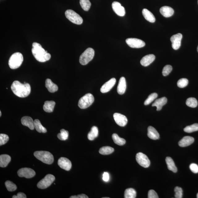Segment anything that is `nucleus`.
Masks as SVG:
<instances>
[{
  "label": "nucleus",
  "instance_id": "11",
  "mask_svg": "<svg viewBox=\"0 0 198 198\" xmlns=\"http://www.w3.org/2000/svg\"><path fill=\"white\" fill-rule=\"evenodd\" d=\"M19 177L31 178L34 177L36 173L34 170L30 168H23L19 170L17 172Z\"/></svg>",
  "mask_w": 198,
  "mask_h": 198
},
{
  "label": "nucleus",
  "instance_id": "43",
  "mask_svg": "<svg viewBox=\"0 0 198 198\" xmlns=\"http://www.w3.org/2000/svg\"><path fill=\"white\" fill-rule=\"evenodd\" d=\"M175 192V197L176 198H182L183 195V191L181 187H176L174 189Z\"/></svg>",
  "mask_w": 198,
  "mask_h": 198
},
{
  "label": "nucleus",
  "instance_id": "52",
  "mask_svg": "<svg viewBox=\"0 0 198 198\" xmlns=\"http://www.w3.org/2000/svg\"><path fill=\"white\" fill-rule=\"evenodd\" d=\"M103 198H109V197H103Z\"/></svg>",
  "mask_w": 198,
  "mask_h": 198
},
{
  "label": "nucleus",
  "instance_id": "32",
  "mask_svg": "<svg viewBox=\"0 0 198 198\" xmlns=\"http://www.w3.org/2000/svg\"><path fill=\"white\" fill-rule=\"evenodd\" d=\"M112 138L114 142L119 146L123 145L126 143V141L124 139L120 138L116 134H113Z\"/></svg>",
  "mask_w": 198,
  "mask_h": 198
},
{
  "label": "nucleus",
  "instance_id": "25",
  "mask_svg": "<svg viewBox=\"0 0 198 198\" xmlns=\"http://www.w3.org/2000/svg\"><path fill=\"white\" fill-rule=\"evenodd\" d=\"M142 15L146 20L150 23H154L156 21L155 18L151 12L146 9H144L142 11Z\"/></svg>",
  "mask_w": 198,
  "mask_h": 198
},
{
  "label": "nucleus",
  "instance_id": "22",
  "mask_svg": "<svg viewBox=\"0 0 198 198\" xmlns=\"http://www.w3.org/2000/svg\"><path fill=\"white\" fill-rule=\"evenodd\" d=\"M160 13L165 17H169L174 15V11L173 9L167 6H164L161 8Z\"/></svg>",
  "mask_w": 198,
  "mask_h": 198
},
{
  "label": "nucleus",
  "instance_id": "35",
  "mask_svg": "<svg viewBox=\"0 0 198 198\" xmlns=\"http://www.w3.org/2000/svg\"><path fill=\"white\" fill-rule=\"evenodd\" d=\"M69 137V132L68 131L61 129L60 130V133L57 134L58 138L59 140L61 141H65L67 140Z\"/></svg>",
  "mask_w": 198,
  "mask_h": 198
},
{
  "label": "nucleus",
  "instance_id": "30",
  "mask_svg": "<svg viewBox=\"0 0 198 198\" xmlns=\"http://www.w3.org/2000/svg\"><path fill=\"white\" fill-rule=\"evenodd\" d=\"M34 125L35 128L38 132L43 133L47 132L46 129L43 126L38 119H35L34 121Z\"/></svg>",
  "mask_w": 198,
  "mask_h": 198
},
{
  "label": "nucleus",
  "instance_id": "2",
  "mask_svg": "<svg viewBox=\"0 0 198 198\" xmlns=\"http://www.w3.org/2000/svg\"><path fill=\"white\" fill-rule=\"evenodd\" d=\"M32 52L33 56L38 61L44 62L48 61L51 58V55L42 48L40 44L34 42L32 44Z\"/></svg>",
  "mask_w": 198,
  "mask_h": 198
},
{
  "label": "nucleus",
  "instance_id": "10",
  "mask_svg": "<svg viewBox=\"0 0 198 198\" xmlns=\"http://www.w3.org/2000/svg\"><path fill=\"white\" fill-rule=\"evenodd\" d=\"M125 41H126L127 44L131 48H142L145 45V44L144 41L138 39L128 38Z\"/></svg>",
  "mask_w": 198,
  "mask_h": 198
},
{
  "label": "nucleus",
  "instance_id": "16",
  "mask_svg": "<svg viewBox=\"0 0 198 198\" xmlns=\"http://www.w3.org/2000/svg\"><path fill=\"white\" fill-rule=\"evenodd\" d=\"M116 82V79L115 78H112L109 81L107 82L102 86L100 90L101 93H106L110 91L115 86Z\"/></svg>",
  "mask_w": 198,
  "mask_h": 198
},
{
  "label": "nucleus",
  "instance_id": "29",
  "mask_svg": "<svg viewBox=\"0 0 198 198\" xmlns=\"http://www.w3.org/2000/svg\"><path fill=\"white\" fill-rule=\"evenodd\" d=\"M99 136V130L97 127H92L91 131L88 134V138L90 141H93Z\"/></svg>",
  "mask_w": 198,
  "mask_h": 198
},
{
  "label": "nucleus",
  "instance_id": "42",
  "mask_svg": "<svg viewBox=\"0 0 198 198\" xmlns=\"http://www.w3.org/2000/svg\"><path fill=\"white\" fill-rule=\"evenodd\" d=\"M172 68L170 65H166L164 66L162 70V74L164 76H166L169 74L172 71Z\"/></svg>",
  "mask_w": 198,
  "mask_h": 198
},
{
  "label": "nucleus",
  "instance_id": "14",
  "mask_svg": "<svg viewBox=\"0 0 198 198\" xmlns=\"http://www.w3.org/2000/svg\"><path fill=\"white\" fill-rule=\"evenodd\" d=\"M58 164L60 168L67 171H70L72 167L71 162L66 158H60L58 160Z\"/></svg>",
  "mask_w": 198,
  "mask_h": 198
},
{
  "label": "nucleus",
  "instance_id": "21",
  "mask_svg": "<svg viewBox=\"0 0 198 198\" xmlns=\"http://www.w3.org/2000/svg\"><path fill=\"white\" fill-rule=\"evenodd\" d=\"M148 136L153 140H157L160 138V135L156 129L152 126H149L148 128Z\"/></svg>",
  "mask_w": 198,
  "mask_h": 198
},
{
  "label": "nucleus",
  "instance_id": "44",
  "mask_svg": "<svg viewBox=\"0 0 198 198\" xmlns=\"http://www.w3.org/2000/svg\"><path fill=\"white\" fill-rule=\"evenodd\" d=\"M148 198H158V196L156 192L153 190H150L148 192Z\"/></svg>",
  "mask_w": 198,
  "mask_h": 198
},
{
  "label": "nucleus",
  "instance_id": "51",
  "mask_svg": "<svg viewBox=\"0 0 198 198\" xmlns=\"http://www.w3.org/2000/svg\"><path fill=\"white\" fill-rule=\"evenodd\" d=\"M197 52H198V46L197 48Z\"/></svg>",
  "mask_w": 198,
  "mask_h": 198
},
{
  "label": "nucleus",
  "instance_id": "50",
  "mask_svg": "<svg viewBox=\"0 0 198 198\" xmlns=\"http://www.w3.org/2000/svg\"><path fill=\"white\" fill-rule=\"evenodd\" d=\"M197 198H198V193L197 194Z\"/></svg>",
  "mask_w": 198,
  "mask_h": 198
},
{
  "label": "nucleus",
  "instance_id": "40",
  "mask_svg": "<svg viewBox=\"0 0 198 198\" xmlns=\"http://www.w3.org/2000/svg\"><path fill=\"white\" fill-rule=\"evenodd\" d=\"M188 80L186 78H182L178 80L177 86L178 87L182 88L185 87L188 85Z\"/></svg>",
  "mask_w": 198,
  "mask_h": 198
},
{
  "label": "nucleus",
  "instance_id": "48",
  "mask_svg": "<svg viewBox=\"0 0 198 198\" xmlns=\"http://www.w3.org/2000/svg\"><path fill=\"white\" fill-rule=\"evenodd\" d=\"M109 179V174L107 172H105L103 175V179L105 182H107Z\"/></svg>",
  "mask_w": 198,
  "mask_h": 198
},
{
  "label": "nucleus",
  "instance_id": "38",
  "mask_svg": "<svg viewBox=\"0 0 198 198\" xmlns=\"http://www.w3.org/2000/svg\"><path fill=\"white\" fill-rule=\"evenodd\" d=\"M5 185L7 190L9 192L15 191L17 189V186L13 182L7 181L5 182Z\"/></svg>",
  "mask_w": 198,
  "mask_h": 198
},
{
  "label": "nucleus",
  "instance_id": "19",
  "mask_svg": "<svg viewBox=\"0 0 198 198\" xmlns=\"http://www.w3.org/2000/svg\"><path fill=\"white\" fill-rule=\"evenodd\" d=\"M126 89V80L125 78L122 77L120 79L117 88V93L119 95H122L125 93Z\"/></svg>",
  "mask_w": 198,
  "mask_h": 198
},
{
  "label": "nucleus",
  "instance_id": "33",
  "mask_svg": "<svg viewBox=\"0 0 198 198\" xmlns=\"http://www.w3.org/2000/svg\"><path fill=\"white\" fill-rule=\"evenodd\" d=\"M114 151V149L110 146H103L99 150V153L103 155H109Z\"/></svg>",
  "mask_w": 198,
  "mask_h": 198
},
{
  "label": "nucleus",
  "instance_id": "39",
  "mask_svg": "<svg viewBox=\"0 0 198 198\" xmlns=\"http://www.w3.org/2000/svg\"><path fill=\"white\" fill-rule=\"evenodd\" d=\"M158 94L156 93H153L149 96L147 99H146L145 101L144 102V105H147L154 101L155 99H156L158 97Z\"/></svg>",
  "mask_w": 198,
  "mask_h": 198
},
{
  "label": "nucleus",
  "instance_id": "23",
  "mask_svg": "<svg viewBox=\"0 0 198 198\" xmlns=\"http://www.w3.org/2000/svg\"><path fill=\"white\" fill-rule=\"evenodd\" d=\"M167 99L165 97H163L156 100L154 103H153L152 107H157V111H159L162 108V107L167 103Z\"/></svg>",
  "mask_w": 198,
  "mask_h": 198
},
{
  "label": "nucleus",
  "instance_id": "49",
  "mask_svg": "<svg viewBox=\"0 0 198 198\" xmlns=\"http://www.w3.org/2000/svg\"><path fill=\"white\" fill-rule=\"evenodd\" d=\"M1 115H2V113H1V111H0V116H1Z\"/></svg>",
  "mask_w": 198,
  "mask_h": 198
},
{
  "label": "nucleus",
  "instance_id": "9",
  "mask_svg": "<svg viewBox=\"0 0 198 198\" xmlns=\"http://www.w3.org/2000/svg\"><path fill=\"white\" fill-rule=\"evenodd\" d=\"M136 159L140 165L144 168H148L150 165V161L145 154L139 152L136 154Z\"/></svg>",
  "mask_w": 198,
  "mask_h": 198
},
{
  "label": "nucleus",
  "instance_id": "26",
  "mask_svg": "<svg viewBox=\"0 0 198 198\" xmlns=\"http://www.w3.org/2000/svg\"><path fill=\"white\" fill-rule=\"evenodd\" d=\"M11 156L7 154H2L0 156V166L6 167L11 161Z\"/></svg>",
  "mask_w": 198,
  "mask_h": 198
},
{
  "label": "nucleus",
  "instance_id": "28",
  "mask_svg": "<svg viewBox=\"0 0 198 198\" xmlns=\"http://www.w3.org/2000/svg\"><path fill=\"white\" fill-rule=\"evenodd\" d=\"M166 161L168 170L171 171L174 173L177 172V168H176L173 160L171 158L167 157L166 158Z\"/></svg>",
  "mask_w": 198,
  "mask_h": 198
},
{
  "label": "nucleus",
  "instance_id": "5",
  "mask_svg": "<svg viewBox=\"0 0 198 198\" xmlns=\"http://www.w3.org/2000/svg\"><path fill=\"white\" fill-rule=\"evenodd\" d=\"M95 50L93 48H89L80 56L79 58L80 64L82 65H86L93 60L95 56Z\"/></svg>",
  "mask_w": 198,
  "mask_h": 198
},
{
  "label": "nucleus",
  "instance_id": "27",
  "mask_svg": "<svg viewBox=\"0 0 198 198\" xmlns=\"http://www.w3.org/2000/svg\"><path fill=\"white\" fill-rule=\"evenodd\" d=\"M55 104V102L54 101H46L45 102L43 109L46 112H52L54 110Z\"/></svg>",
  "mask_w": 198,
  "mask_h": 198
},
{
  "label": "nucleus",
  "instance_id": "46",
  "mask_svg": "<svg viewBox=\"0 0 198 198\" xmlns=\"http://www.w3.org/2000/svg\"><path fill=\"white\" fill-rule=\"evenodd\" d=\"M13 198H26V195L25 194L22 192L18 193L17 195H14Z\"/></svg>",
  "mask_w": 198,
  "mask_h": 198
},
{
  "label": "nucleus",
  "instance_id": "37",
  "mask_svg": "<svg viewBox=\"0 0 198 198\" xmlns=\"http://www.w3.org/2000/svg\"><path fill=\"white\" fill-rule=\"evenodd\" d=\"M185 132L187 133H192L198 131V124L195 123L192 125L186 127L184 129Z\"/></svg>",
  "mask_w": 198,
  "mask_h": 198
},
{
  "label": "nucleus",
  "instance_id": "7",
  "mask_svg": "<svg viewBox=\"0 0 198 198\" xmlns=\"http://www.w3.org/2000/svg\"><path fill=\"white\" fill-rule=\"evenodd\" d=\"M66 18L71 22L77 25L82 24L83 19L78 13L72 10H68L65 12Z\"/></svg>",
  "mask_w": 198,
  "mask_h": 198
},
{
  "label": "nucleus",
  "instance_id": "3",
  "mask_svg": "<svg viewBox=\"0 0 198 198\" xmlns=\"http://www.w3.org/2000/svg\"><path fill=\"white\" fill-rule=\"evenodd\" d=\"M34 155L38 159L48 164H51L54 162V157L49 152L45 151H38L34 153Z\"/></svg>",
  "mask_w": 198,
  "mask_h": 198
},
{
  "label": "nucleus",
  "instance_id": "17",
  "mask_svg": "<svg viewBox=\"0 0 198 198\" xmlns=\"http://www.w3.org/2000/svg\"><path fill=\"white\" fill-rule=\"evenodd\" d=\"M21 122L23 125L28 127L31 130L35 128L34 121L30 117L25 116L23 117L21 119Z\"/></svg>",
  "mask_w": 198,
  "mask_h": 198
},
{
  "label": "nucleus",
  "instance_id": "1",
  "mask_svg": "<svg viewBox=\"0 0 198 198\" xmlns=\"http://www.w3.org/2000/svg\"><path fill=\"white\" fill-rule=\"evenodd\" d=\"M11 89L15 95L21 98L28 96L31 91V87L29 84L25 82L22 84L18 81L13 82L11 86Z\"/></svg>",
  "mask_w": 198,
  "mask_h": 198
},
{
  "label": "nucleus",
  "instance_id": "41",
  "mask_svg": "<svg viewBox=\"0 0 198 198\" xmlns=\"http://www.w3.org/2000/svg\"><path fill=\"white\" fill-rule=\"evenodd\" d=\"M9 140V137L7 135L3 134H0V145L6 144Z\"/></svg>",
  "mask_w": 198,
  "mask_h": 198
},
{
  "label": "nucleus",
  "instance_id": "15",
  "mask_svg": "<svg viewBox=\"0 0 198 198\" xmlns=\"http://www.w3.org/2000/svg\"><path fill=\"white\" fill-rule=\"evenodd\" d=\"M112 7L114 11L120 16H124L125 14L124 8L121 6L118 2H114L112 4Z\"/></svg>",
  "mask_w": 198,
  "mask_h": 198
},
{
  "label": "nucleus",
  "instance_id": "13",
  "mask_svg": "<svg viewBox=\"0 0 198 198\" xmlns=\"http://www.w3.org/2000/svg\"><path fill=\"white\" fill-rule=\"evenodd\" d=\"M113 116L116 123L119 126L124 127L128 122V120L126 117L120 113H115Z\"/></svg>",
  "mask_w": 198,
  "mask_h": 198
},
{
  "label": "nucleus",
  "instance_id": "31",
  "mask_svg": "<svg viewBox=\"0 0 198 198\" xmlns=\"http://www.w3.org/2000/svg\"><path fill=\"white\" fill-rule=\"evenodd\" d=\"M136 196V192L134 189L128 188L125 190L124 195L125 198H135Z\"/></svg>",
  "mask_w": 198,
  "mask_h": 198
},
{
  "label": "nucleus",
  "instance_id": "34",
  "mask_svg": "<svg viewBox=\"0 0 198 198\" xmlns=\"http://www.w3.org/2000/svg\"><path fill=\"white\" fill-rule=\"evenodd\" d=\"M80 5L84 11H88L91 8V3L89 0H80Z\"/></svg>",
  "mask_w": 198,
  "mask_h": 198
},
{
  "label": "nucleus",
  "instance_id": "24",
  "mask_svg": "<svg viewBox=\"0 0 198 198\" xmlns=\"http://www.w3.org/2000/svg\"><path fill=\"white\" fill-rule=\"evenodd\" d=\"M45 86L48 91L53 93L58 91V87L56 84L53 83L49 79H47L45 82Z\"/></svg>",
  "mask_w": 198,
  "mask_h": 198
},
{
  "label": "nucleus",
  "instance_id": "47",
  "mask_svg": "<svg viewBox=\"0 0 198 198\" xmlns=\"http://www.w3.org/2000/svg\"><path fill=\"white\" fill-rule=\"evenodd\" d=\"M70 198H88L89 197L85 194H82L78 196H71Z\"/></svg>",
  "mask_w": 198,
  "mask_h": 198
},
{
  "label": "nucleus",
  "instance_id": "8",
  "mask_svg": "<svg viewBox=\"0 0 198 198\" xmlns=\"http://www.w3.org/2000/svg\"><path fill=\"white\" fill-rule=\"evenodd\" d=\"M55 180V177L52 174H48L44 178L39 182L37 184V187L39 189H45L52 185Z\"/></svg>",
  "mask_w": 198,
  "mask_h": 198
},
{
  "label": "nucleus",
  "instance_id": "12",
  "mask_svg": "<svg viewBox=\"0 0 198 198\" xmlns=\"http://www.w3.org/2000/svg\"><path fill=\"white\" fill-rule=\"evenodd\" d=\"M182 35L180 33L174 35L171 38L170 40L172 42V46L174 50H177L181 46V42Z\"/></svg>",
  "mask_w": 198,
  "mask_h": 198
},
{
  "label": "nucleus",
  "instance_id": "45",
  "mask_svg": "<svg viewBox=\"0 0 198 198\" xmlns=\"http://www.w3.org/2000/svg\"><path fill=\"white\" fill-rule=\"evenodd\" d=\"M190 169L194 173H198V166L196 164H191L190 166Z\"/></svg>",
  "mask_w": 198,
  "mask_h": 198
},
{
  "label": "nucleus",
  "instance_id": "20",
  "mask_svg": "<svg viewBox=\"0 0 198 198\" xmlns=\"http://www.w3.org/2000/svg\"><path fill=\"white\" fill-rule=\"evenodd\" d=\"M194 138L193 137L190 136H185L178 143V145L181 147H185L190 145L192 144L194 142Z\"/></svg>",
  "mask_w": 198,
  "mask_h": 198
},
{
  "label": "nucleus",
  "instance_id": "53",
  "mask_svg": "<svg viewBox=\"0 0 198 198\" xmlns=\"http://www.w3.org/2000/svg\"></svg>",
  "mask_w": 198,
  "mask_h": 198
},
{
  "label": "nucleus",
  "instance_id": "18",
  "mask_svg": "<svg viewBox=\"0 0 198 198\" xmlns=\"http://www.w3.org/2000/svg\"><path fill=\"white\" fill-rule=\"evenodd\" d=\"M155 59V56L154 54H149L143 57L140 63L141 65L144 66H147L154 62Z\"/></svg>",
  "mask_w": 198,
  "mask_h": 198
},
{
  "label": "nucleus",
  "instance_id": "36",
  "mask_svg": "<svg viewBox=\"0 0 198 198\" xmlns=\"http://www.w3.org/2000/svg\"><path fill=\"white\" fill-rule=\"evenodd\" d=\"M186 104L190 107L195 108L197 107V101L195 98H189L186 101Z\"/></svg>",
  "mask_w": 198,
  "mask_h": 198
},
{
  "label": "nucleus",
  "instance_id": "4",
  "mask_svg": "<svg viewBox=\"0 0 198 198\" xmlns=\"http://www.w3.org/2000/svg\"><path fill=\"white\" fill-rule=\"evenodd\" d=\"M23 61L22 54L19 52L12 55L9 61V65L11 69H16L21 65Z\"/></svg>",
  "mask_w": 198,
  "mask_h": 198
},
{
  "label": "nucleus",
  "instance_id": "6",
  "mask_svg": "<svg viewBox=\"0 0 198 198\" xmlns=\"http://www.w3.org/2000/svg\"><path fill=\"white\" fill-rule=\"evenodd\" d=\"M95 101L93 95L91 93H88L80 98L78 102V106L80 108L85 109L89 107Z\"/></svg>",
  "mask_w": 198,
  "mask_h": 198
}]
</instances>
